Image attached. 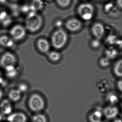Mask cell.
<instances>
[{
	"mask_svg": "<svg viewBox=\"0 0 122 122\" xmlns=\"http://www.w3.org/2000/svg\"><path fill=\"white\" fill-rule=\"evenodd\" d=\"M15 41L10 36L3 35L0 36V45L5 48H10L14 46Z\"/></svg>",
	"mask_w": 122,
	"mask_h": 122,
	"instance_id": "obj_13",
	"label": "cell"
},
{
	"mask_svg": "<svg viewBox=\"0 0 122 122\" xmlns=\"http://www.w3.org/2000/svg\"><path fill=\"white\" fill-rule=\"evenodd\" d=\"M12 108L11 102L9 99L3 100L0 104V110L4 114L9 115L12 113Z\"/></svg>",
	"mask_w": 122,
	"mask_h": 122,
	"instance_id": "obj_12",
	"label": "cell"
},
{
	"mask_svg": "<svg viewBox=\"0 0 122 122\" xmlns=\"http://www.w3.org/2000/svg\"><path fill=\"white\" fill-rule=\"evenodd\" d=\"M65 27L70 31L75 32L79 30L81 28V21L76 18H72L66 21L65 24Z\"/></svg>",
	"mask_w": 122,
	"mask_h": 122,
	"instance_id": "obj_7",
	"label": "cell"
},
{
	"mask_svg": "<svg viewBox=\"0 0 122 122\" xmlns=\"http://www.w3.org/2000/svg\"><path fill=\"white\" fill-rule=\"evenodd\" d=\"M67 36L65 31L59 29L54 33L51 38V43L53 46L56 49L62 48L67 41Z\"/></svg>",
	"mask_w": 122,
	"mask_h": 122,
	"instance_id": "obj_3",
	"label": "cell"
},
{
	"mask_svg": "<svg viewBox=\"0 0 122 122\" xmlns=\"http://www.w3.org/2000/svg\"><path fill=\"white\" fill-rule=\"evenodd\" d=\"M117 85L118 90L122 92V79L120 80L117 81Z\"/></svg>",
	"mask_w": 122,
	"mask_h": 122,
	"instance_id": "obj_28",
	"label": "cell"
},
{
	"mask_svg": "<svg viewBox=\"0 0 122 122\" xmlns=\"http://www.w3.org/2000/svg\"><path fill=\"white\" fill-rule=\"evenodd\" d=\"M92 32L95 38L100 40L104 35V27L101 23H95L92 26Z\"/></svg>",
	"mask_w": 122,
	"mask_h": 122,
	"instance_id": "obj_8",
	"label": "cell"
},
{
	"mask_svg": "<svg viewBox=\"0 0 122 122\" xmlns=\"http://www.w3.org/2000/svg\"><path fill=\"white\" fill-rule=\"evenodd\" d=\"M21 94L17 89L11 90L9 92V99L11 102H18L20 99Z\"/></svg>",
	"mask_w": 122,
	"mask_h": 122,
	"instance_id": "obj_15",
	"label": "cell"
},
{
	"mask_svg": "<svg viewBox=\"0 0 122 122\" xmlns=\"http://www.w3.org/2000/svg\"><path fill=\"white\" fill-rule=\"evenodd\" d=\"M115 45L117 46L118 48H122V40H119L117 39Z\"/></svg>",
	"mask_w": 122,
	"mask_h": 122,
	"instance_id": "obj_29",
	"label": "cell"
},
{
	"mask_svg": "<svg viewBox=\"0 0 122 122\" xmlns=\"http://www.w3.org/2000/svg\"><path fill=\"white\" fill-rule=\"evenodd\" d=\"M99 63L101 66L103 67H107L110 64V59L106 57H102L100 59Z\"/></svg>",
	"mask_w": 122,
	"mask_h": 122,
	"instance_id": "obj_24",
	"label": "cell"
},
{
	"mask_svg": "<svg viewBox=\"0 0 122 122\" xmlns=\"http://www.w3.org/2000/svg\"><path fill=\"white\" fill-rule=\"evenodd\" d=\"M45 2L44 0H31L29 4L31 11H41L45 7Z\"/></svg>",
	"mask_w": 122,
	"mask_h": 122,
	"instance_id": "obj_11",
	"label": "cell"
},
{
	"mask_svg": "<svg viewBox=\"0 0 122 122\" xmlns=\"http://www.w3.org/2000/svg\"><path fill=\"white\" fill-rule=\"evenodd\" d=\"M107 99L109 102L112 104H115L118 101V97L113 93L109 94L107 96Z\"/></svg>",
	"mask_w": 122,
	"mask_h": 122,
	"instance_id": "obj_23",
	"label": "cell"
},
{
	"mask_svg": "<svg viewBox=\"0 0 122 122\" xmlns=\"http://www.w3.org/2000/svg\"><path fill=\"white\" fill-rule=\"evenodd\" d=\"M17 89L21 93H23V92H26L28 90V86L25 84L21 83L19 85Z\"/></svg>",
	"mask_w": 122,
	"mask_h": 122,
	"instance_id": "obj_27",
	"label": "cell"
},
{
	"mask_svg": "<svg viewBox=\"0 0 122 122\" xmlns=\"http://www.w3.org/2000/svg\"><path fill=\"white\" fill-rule=\"evenodd\" d=\"M91 46L92 48L95 49L99 48L100 45V40L95 38L92 41L91 43Z\"/></svg>",
	"mask_w": 122,
	"mask_h": 122,
	"instance_id": "obj_26",
	"label": "cell"
},
{
	"mask_svg": "<svg viewBox=\"0 0 122 122\" xmlns=\"http://www.w3.org/2000/svg\"><path fill=\"white\" fill-rule=\"evenodd\" d=\"M117 39H118L115 36H109L107 40V43L109 46L112 45V46H113V45L115 46Z\"/></svg>",
	"mask_w": 122,
	"mask_h": 122,
	"instance_id": "obj_25",
	"label": "cell"
},
{
	"mask_svg": "<svg viewBox=\"0 0 122 122\" xmlns=\"http://www.w3.org/2000/svg\"><path fill=\"white\" fill-rule=\"evenodd\" d=\"M37 45L39 50L42 53H48L50 49V44L48 41L45 39H41L39 40Z\"/></svg>",
	"mask_w": 122,
	"mask_h": 122,
	"instance_id": "obj_14",
	"label": "cell"
},
{
	"mask_svg": "<svg viewBox=\"0 0 122 122\" xmlns=\"http://www.w3.org/2000/svg\"><path fill=\"white\" fill-rule=\"evenodd\" d=\"M43 16L39 12L30 11L26 19V29L31 32L37 31L43 25Z\"/></svg>",
	"mask_w": 122,
	"mask_h": 122,
	"instance_id": "obj_1",
	"label": "cell"
},
{
	"mask_svg": "<svg viewBox=\"0 0 122 122\" xmlns=\"http://www.w3.org/2000/svg\"><path fill=\"white\" fill-rule=\"evenodd\" d=\"M16 57L13 53L6 52L4 53L0 58V66L5 69L7 67L15 65Z\"/></svg>",
	"mask_w": 122,
	"mask_h": 122,
	"instance_id": "obj_5",
	"label": "cell"
},
{
	"mask_svg": "<svg viewBox=\"0 0 122 122\" xmlns=\"http://www.w3.org/2000/svg\"><path fill=\"white\" fill-rule=\"evenodd\" d=\"M102 116L103 114L101 111L95 110L90 115L89 119L90 122H101Z\"/></svg>",
	"mask_w": 122,
	"mask_h": 122,
	"instance_id": "obj_16",
	"label": "cell"
},
{
	"mask_svg": "<svg viewBox=\"0 0 122 122\" xmlns=\"http://www.w3.org/2000/svg\"><path fill=\"white\" fill-rule=\"evenodd\" d=\"M105 53L106 57L109 59L114 58L117 54L116 49L114 48L113 46H110L109 48L106 49Z\"/></svg>",
	"mask_w": 122,
	"mask_h": 122,
	"instance_id": "obj_19",
	"label": "cell"
},
{
	"mask_svg": "<svg viewBox=\"0 0 122 122\" xmlns=\"http://www.w3.org/2000/svg\"><path fill=\"white\" fill-rule=\"evenodd\" d=\"M45 105L44 100L39 95L34 94L31 96L29 101V106L34 112H39L43 110Z\"/></svg>",
	"mask_w": 122,
	"mask_h": 122,
	"instance_id": "obj_4",
	"label": "cell"
},
{
	"mask_svg": "<svg viewBox=\"0 0 122 122\" xmlns=\"http://www.w3.org/2000/svg\"><path fill=\"white\" fill-rule=\"evenodd\" d=\"M32 122H47L46 117L43 115L38 114L34 116Z\"/></svg>",
	"mask_w": 122,
	"mask_h": 122,
	"instance_id": "obj_22",
	"label": "cell"
},
{
	"mask_svg": "<svg viewBox=\"0 0 122 122\" xmlns=\"http://www.w3.org/2000/svg\"><path fill=\"white\" fill-rule=\"evenodd\" d=\"M117 4L118 7L122 9V0H117Z\"/></svg>",
	"mask_w": 122,
	"mask_h": 122,
	"instance_id": "obj_31",
	"label": "cell"
},
{
	"mask_svg": "<svg viewBox=\"0 0 122 122\" xmlns=\"http://www.w3.org/2000/svg\"><path fill=\"white\" fill-rule=\"evenodd\" d=\"M6 75L9 78H14L18 75V71L15 65L7 67L4 69Z\"/></svg>",
	"mask_w": 122,
	"mask_h": 122,
	"instance_id": "obj_17",
	"label": "cell"
},
{
	"mask_svg": "<svg viewBox=\"0 0 122 122\" xmlns=\"http://www.w3.org/2000/svg\"><path fill=\"white\" fill-rule=\"evenodd\" d=\"M113 71L115 76L122 77V59L116 62L113 67Z\"/></svg>",
	"mask_w": 122,
	"mask_h": 122,
	"instance_id": "obj_18",
	"label": "cell"
},
{
	"mask_svg": "<svg viewBox=\"0 0 122 122\" xmlns=\"http://www.w3.org/2000/svg\"><path fill=\"white\" fill-rule=\"evenodd\" d=\"M57 5L64 9L69 8L72 3V0H54Z\"/></svg>",
	"mask_w": 122,
	"mask_h": 122,
	"instance_id": "obj_20",
	"label": "cell"
},
{
	"mask_svg": "<svg viewBox=\"0 0 122 122\" xmlns=\"http://www.w3.org/2000/svg\"><path fill=\"white\" fill-rule=\"evenodd\" d=\"M44 0L45 1H46V2H51L53 0Z\"/></svg>",
	"mask_w": 122,
	"mask_h": 122,
	"instance_id": "obj_34",
	"label": "cell"
},
{
	"mask_svg": "<svg viewBox=\"0 0 122 122\" xmlns=\"http://www.w3.org/2000/svg\"><path fill=\"white\" fill-rule=\"evenodd\" d=\"M82 2H85V1H87L88 0H80Z\"/></svg>",
	"mask_w": 122,
	"mask_h": 122,
	"instance_id": "obj_35",
	"label": "cell"
},
{
	"mask_svg": "<svg viewBox=\"0 0 122 122\" xmlns=\"http://www.w3.org/2000/svg\"><path fill=\"white\" fill-rule=\"evenodd\" d=\"M3 95V91L0 89V101L1 99H2Z\"/></svg>",
	"mask_w": 122,
	"mask_h": 122,
	"instance_id": "obj_32",
	"label": "cell"
},
{
	"mask_svg": "<svg viewBox=\"0 0 122 122\" xmlns=\"http://www.w3.org/2000/svg\"><path fill=\"white\" fill-rule=\"evenodd\" d=\"M80 18L84 21H89L93 18L94 15V6L88 1L82 2L77 6L76 9Z\"/></svg>",
	"mask_w": 122,
	"mask_h": 122,
	"instance_id": "obj_2",
	"label": "cell"
},
{
	"mask_svg": "<svg viewBox=\"0 0 122 122\" xmlns=\"http://www.w3.org/2000/svg\"><path fill=\"white\" fill-rule=\"evenodd\" d=\"M26 29L20 25L13 26L10 31V36L14 41H20L23 39L26 35Z\"/></svg>",
	"mask_w": 122,
	"mask_h": 122,
	"instance_id": "obj_6",
	"label": "cell"
},
{
	"mask_svg": "<svg viewBox=\"0 0 122 122\" xmlns=\"http://www.w3.org/2000/svg\"><path fill=\"white\" fill-rule=\"evenodd\" d=\"M113 122H122V120L121 119H117L115 120Z\"/></svg>",
	"mask_w": 122,
	"mask_h": 122,
	"instance_id": "obj_33",
	"label": "cell"
},
{
	"mask_svg": "<svg viewBox=\"0 0 122 122\" xmlns=\"http://www.w3.org/2000/svg\"><path fill=\"white\" fill-rule=\"evenodd\" d=\"M48 56L49 59L53 62H57L61 58V54L56 51H51L48 54Z\"/></svg>",
	"mask_w": 122,
	"mask_h": 122,
	"instance_id": "obj_21",
	"label": "cell"
},
{
	"mask_svg": "<svg viewBox=\"0 0 122 122\" xmlns=\"http://www.w3.org/2000/svg\"><path fill=\"white\" fill-rule=\"evenodd\" d=\"M121 107H122V104H121Z\"/></svg>",
	"mask_w": 122,
	"mask_h": 122,
	"instance_id": "obj_36",
	"label": "cell"
},
{
	"mask_svg": "<svg viewBox=\"0 0 122 122\" xmlns=\"http://www.w3.org/2000/svg\"><path fill=\"white\" fill-rule=\"evenodd\" d=\"M4 80L1 72L0 71V85H3L4 84Z\"/></svg>",
	"mask_w": 122,
	"mask_h": 122,
	"instance_id": "obj_30",
	"label": "cell"
},
{
	"mask_svg": "<svg viewBox=\"0 0 122 122\" xmlns=\"http://www.w3.org/2000/svg\"><path fill=\"white\" fill-rule=\"evenodd\" d=\"M119 113V109L115 106H109L105 107L103 110V114L108 120L116 118Z\"/></svg>",
	"mask_w": 122,
	"mask_h": 122,
	"instance_id": "obj_9",
	"label": "cell"
},
{
	"mask_svg": "<svg viewBox=\"0 0 122 122\" xmlns=\"http://www.w3.org/2000/svg\"><path fill=\"white\" fill-rule=\"evenodd\" d=\"M27 118L23 113L21 112L11 113L8 115V121L9 122H26Z\"/></svg>",
	"mask_w": 122,
	"mask_h": 122,
	"instance_id": "obj_10",
	"label": "cell"
}]
</instances>
